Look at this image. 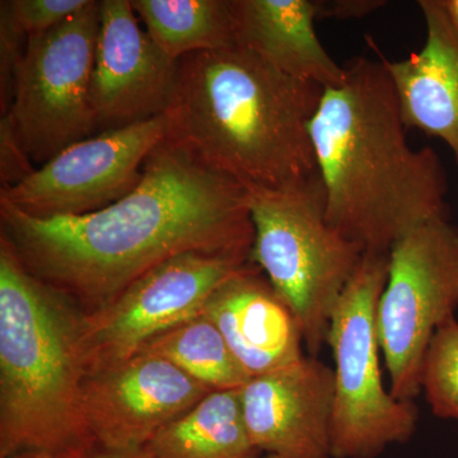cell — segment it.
I'll return each mask as SVG.
<instances>
[{"mask_svg":"<svg viewBox=\"0 0 458 458\" xmlns=\"http://www.w3.org/2000/svg\"><path fill=\"white\" fill-rule=\"evenodd\" d=\"M0 238L89 313L174 256L251 254V195L167 137L137 188L98 212L35 218L0 201Z\"/></svg>","mask_w":458,"mask_h":458,"instance_id":"cell-1","label":"cell"},{"mask_svg":"<svg viewBox=\"0 0 458 458\" xmlns=\"http://www.w3.org/2000/svg\"><path fill=\"white\" fill-rule=\"evenodd\" d=\"M310 123L327 222L364 251L390 252L412 229L448 218V179L429 147L415 149L381 60L355 57Z\"/></svg>","mask_w":458,"mask_h":458,"instance_id":"cell-2","label":"cell"},{"mask_svg":"<svg viewBox=\"0 0 458 458\" xmlns=\"http://www.w3.org/2000/svg\"><path fill=\"white\" fill-rule=\"evenodd\" d=\"M324 89L243 47L191 54L165 114L168 138L250 195L300 188L319 176L310 123Z\"/></svg>","mask_w":458,"mask_h":458,"instance_id":"cell-3","label":"cell"},{"mask_svg":"<svg viewBox=\"0 0 458 458\" xmlns=\"http://www.w3.org/2000/svg\"><path fill=\"white\" fill-rule=\"evenodd\" d=\"M82 318L0 238V458H75L98 445L84 414Z\"/></svg>","mask_w":458,"mask_h":458,"instance_id":"cell-4","label":"cell"},{"mask_svg":"<svg viewBox=\"0 0 458 458\" xmlns=\"http://www.w3.org/2000/svg\"><path fill=\"white\" fill-rule=\"evenodd\" d=\"M251 221L250 261L293 313L309 355L318 357L366 251L327 222L319 176L300 188L251 195Z\"/></svg>","mask_w":458,"mask_h":458,"instance_id":"cell-5","label":"cell"},{"mask_svg":"<svg viewBox=\"0 0 458 458\" xmlns=\"http://www.w3.org/2000/svg\"><path fill=\"white\" fill-rule=\"evenodd\" d=\"M388 265L390 252L367 251L331 316L333 458H376L417 430V406L397 400L382 379L377 310Z\"/></svg>","mask_w":458,"mask_h":458,"instance_id":"cell-6","label":"cell"},{"mask_svg":"<svg viewBox=\"0 0 458 458\" xmlns=\"http://www.w3.org/2000/svg\"><path fill=\"white\" fill-rule=\"evenodd\" d=\"M458 309V227L433 219L397 240L377 310L390 393L412 401L433 336Z\"/></svg>","mask_w":458,"mask_h":458,"instance_id":"cell-7","label":"cell"},{"mask_svg":"<svg viewBox=\"0 0 458 458\" xmlns=\"http://www.w3.org/2000/svg\"><path fill=\"white\" fill-rule=\"evenodd\" d=\"M98 30L99 2L90 0L63 25L27 38L7 114L33 164L98 134L90 105Z\"/></svg>","mask_w":458,"mask_h":458,"instance_id":"cell-8","label":"cell"},{"mask_svg":"<svg viewBox=\"0 0 458 458\" xmlns=\"http://www.w3.org/2000/svg\"><path fill=\"white\" fill-rule=\"evenodd\" d=\"M249 262L247 254L185 252L147 271L106 306L83 312L87 373L129 360L153 337L197 318L213 292Z\"/></svg>","mask_w":458,"mask_h":458,"instance_id":"cell-9","label":"cell"},{"mask_svg":"<svg viewBox=\"0 0 458 458\" xmlns=\"http://www.w3.org/2000/svg\"><path fill=\"white\" fill-rule=\"evenodd\" d=\"M167 137L165 114L98 132L65 148L22 182L0 189V201L35 218L98 212L137 188L148 157Z\"/></svg>","mask_w":458,"mask_h":458,"instance_id":"cell-10","label":"cell"},{"mask_svg":"<svg viewBox=\"0 0 458 458\" xmlns=\"http://www.w3.org/2000/svg\"><path fill=\"white\" fill-rule=\"evenodd\" d=\"M213 393L171 361L140 352L87 376L84 414L101 447L137 451Z\"/></svg>","mask_w":458,"mask_h":458,"instance_id":"cell-11","label":"cell"},{"mask_svg":"<svg viewBox=\"0 0 458 458\" xmlns=\"http://www.w3.org/2000/svg\"><path fill=\"white\" fill-rule=\"evenodd\" d=\"M180 74L141 29L131 0H101L90 105L98 132L146 122L170 107Z\"/></svg>","mask_w":458,"mask_h":458,"instance_id":"cell-12","label":"cell"},{"mask_svg":"<svg viewBox=\"0 0 458 458\" xmlns=\"http://www.w3.org/2000/svg\"><path fill=\"white\" fill-rule=\"evenodd\" d=\"M247 432L262 454L333 458L334 369L302 360L241 388Z\"/></svg>","mask_w":458,"mask_h":458,"instance_id":"cell-13","label":"cell"},{"mask_svg":"<svg viewBox=\"0 0 458 458\" xmlns=\"http://www.w3.org/2000/svg\"><path fill=\"white\" fill-rule=\"evenodd\" d=\"M200 315L216 325L250 379L304 357L297 319L251 261L213 292Z\"/></svg>","mask_w":458,"mask_h":458,"instance_id":"cell-14","label":"cell"},{"mask_svg":"<svg viewBox=\"0 0 458 458\" xmlns=\"http://www.w3.org/2000/svg\"><path fill=\"white\" fill-rule=\"evenodd\" d=\"M418 4L427 27L420 51L393 62L372 38L367 40L390 74L408 129L445 141L458 167V27L445 0Z\"/></svg>","mask_w":458,"mask_h":458,"instance_id":"cell-15","label":"cell"},{"mask_svg":"<svg viewBox=\"0 0 458 458\" xmlns=\"http://www.w3.org/2000/svg\"><path fill=\"white\" fill-rule=\"evenodd\" d=\"M237 47L286 75L327 87L345 69L319 41L316 0H229Z\"/></svg>","mask_w":458,"mask_h":458,"instance_id":"cell-16","label":"cell"},{"mask_svg":"<svg viewBox=\"0 0 458 458\" xmlns=\"http://www.w3.org/2000/svg\"><path fill=\"white\" fill-rule=\"evenodd\" d=\"M150 458H261L243 419L240 390L213 391L153 437Z\"/></svg>","mask_w":458,"mask_h":458,"instance_id":"cell-17","label":"cell"},{"mask_svg":"<svg viewBox=\"0 0 458 458\" xmlns=\"http://www.w3.org/2000/svg\"><path fill=\"white\" fill-rule=\"evenodd\" d=\"M131 5L171 59L237 47L229 0H131Z\"/></svg>","mask_w":458,"mask_h":458,"instance_id":"cell-18","label":"cell"},{"mask_svg":"<svg viewBox=\"0 0 458 458\" xmlns=\"http://www.w3.org/2000/svg\"><path fill=\"white\" fill-rule=\"evenodd\" d=\"M140 352L171 361L210 391L240 390L250 381L218 328L203 315L153 337Z\"/></svg>","mask_w":458,"mask_h":458,"instance_id":"cell-19","label":"cell"},{"mask_svg":"<svg viewBox=\"0 0 458 458\" xmlns=\"http://www.w3.org/2000/svg\"><path fill=\"white\" fill-rule=\"evenodd\" d=\"M421 393L433 414L458 420V322L452 318L438 328L424 357Z\"/></svg>","mask_w":458,"mask_h":458,"instance_id":"cell-20","label":"cell"},{"mask_svg":"<svg viewBox=\"0 0 458 458\" xmlns=\"http://www.w3.org/2000/svg\"><path fill=\"white\" fill-rule=\"evenodd\" d=\"M2 3L17 29L29 38L63 25L83 11L90 0H7Z\"/></svg>","mask_w":458,"mask_h":458,"instance_id":"cell-21","label":"cell"},{"mask_svg":"<svg viewBox=\"0 0 458 458\" xmlns=\"http://www.w3.org/2000/svg\"><path fill=\"white\" fill-rule=\"evenodd\" d=\"M23 38H27L14 25L7 9L0 3V111L7 114L13 102L14 87L25 47Z\"/></svg>","mask_w":458,"mask_h":458,"instance_id":"cell-22","label":"cell"},{"mask_svg":"<svg viewBox=\"0 0 458 458\" xmlns=\"http://www.w3.org/2000/svg\"><path fill=\"white\" fill-rule=\"evenodd\" d=\"M36 168L21 143L8 114L0 117V181L2 189L17 185L31 176Z\"/></svg>","mask_w":458,"mask_h":458,"instance_id":"cell-23","label":"cell"},{"mask_svg":"<svg viewBox=\"0 0 458 458\" xmlns=\"http://www.w3.org/2000/svg\"><path fill=\"white\" fill-rule=\"evenodd\" d=\"M382 0H316L318 20L333 18V20H354L363 18L385 7Z\"/></svg>","mask_w":458,"mask_h":458,"instance_id":"cell-24","label":"cell"},{"mask_svg":"<svg viewBox=\"0 0 458 458\" xmlns=\"http://www.w3.org/2000/svg\"><path fill=\"white\" fill-rule=\"evenodd\" d=\"M75 458H150L144 450L137 451H116L96 445L92 450L84 452L81 456Z\"/></svg>","mask_w":458,"mask_h":458,"instance_id":"cell-25","label":"cell"},{"mask_svg":"<svg viewBox=\"0 0 458 458\" xmlns=\"http://www.w3.org/2000/svg\"><path fill=\"white\" fill-rule=\"evenodd\" d=\"M445 7L450 12L452 20L458 27V0H445Z\"/></svg>","mask_w":458,"mask_h":458,"instance_id":"cell-26","label":"cell"},{"mask_svg":"<svg viewBox=\"0 0 458 458\" xmlns=\"http://www.w3.org/2000/svg\"><path fill=\"white\" fill-rule=\"evenodd\" d=\"M261 458H282L278 456H274V454H264Z\"/></svg>","mask_w":458,"mask_h":458,"instance_id":"cell-27","label":"cell"}]
</instances>
